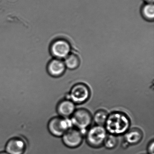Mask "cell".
Returning <instances> with one entry per match:
<instances>
[{
  "mask_svg": "<svg viewBox=\"0 0 154 154\" xmlns=\"http://www.w3.org/2000/svg\"><path fill=\"white\" fill-rule=\"evenodd\" d=\"M105 128L109 134L117 136L126 133L130 126L128 117L122 112H112L108 116Z\"/></svg>",
  "mask_w": 154,
  "mask_h": 154,
  "instance_id": "obj_1",
  "label": "cell"
},
{
  "mask_svg": "<svg viewBox=\"0 0 154 154\" xmlns=\"http://www.w3.org/2000/svg\"><path fill=\"white\" fill-rule=\"evenodd\" d=\"M71 120L62 117H54L49 120L48 129L50 134L55 137H62L71 128Z\"/></svg>",
  "mask_w": 154,
  "mask_h": 154,
  "instance_id": "obj_2",
  "label": "cell"
},
{
  "mask_svg": "<svg viewBox=\"0 0 154 154\" xmlns=\"http://www.w3.org/2000/svg\"><path fill=\"white\" fill-rule=\"evenodd\" d=\"M71 51L70 43L63 38L55 39L51 43L49 47V52L52 57L62 60L70 54Z\"/></svg>",
  "mask_w": 154,
  "mask_h": 154,
  "instance_id": "obj_3",
  "label": "cell"
},
{
  "mask_svg": "<svg viewBox=\"0 0 154 154\" xmlns=\"http://www.w3.org/2000/svg\"><path fill=\"white\" fill-rule=\"evenodd\" d=\"M107 134L105 127L96 125L91 128L88 131L86 134V140L91 146L100 147L103 145Z\"/></svg>",
  "mask_w": 154,
  "mask_h": 154,
  "instance_id": "obj_4",
  "label": "cell"
},
{
  "mask_svg": "<svg viewBox=\"0 0 154 154\" xmlns=\"http://www.w3.org/2000/svg\"><path fill=\"white\" fill-rule=\"evenodd\" d=\"M71 122L75 128L81 131L86 130L92 121L91 112L86 109H80L74 112L71 118Z\"/></svg>",
  "mask_w": 154,
  "mask_h": 154,
  "instance_id": "obj_5",
  "label": "cell"
},
{
  "mask_svg": "<svg viewBox=\"0 0 154 154\" xmlns=\"http://www.w3.org/2000/svg\"><path fill=\"white\" fill-rule=\"evenodd\" d=\"M89 87L83 83H78L73 86L69 94V97L74 103L81 104L86 102L90 98Z\"/></svg>",
  "mask_w": 154,
  "mask_h": 154,
  "instance_id": "obj_6",
  "label": "cell"
},
{
  "mask_svg": "<svg viewBox=\"0 0 154 154\" xmlns=\"http://www.w3.org/2000/svg\"><path fill=\"white\" fill-rule=\"evenodd\" d=\"M62 137L64 144L69 148L77 147L82 142V132L76 128H70Z\"/></svg>",
  "mask_w": 154,
  "mask_h": 154,
  "instance_id": "obj_7",
  "label": "cell"
},
{
  "mask_svg": "<svg viewBox=\"0 0 154 154\" xmlns=\"http://www.w3.org/2000/svg\"><path fill=\"white\" fill-rule=\"evenodd\" d=\"M25 141L18 137L10 139L5 146V151L8 154H24L26 151Z\"/></svg>",
  "mask_w": 154,
  "mask_h": 154,
  "instance_id": "obj_8",
  "label": "cell"
},
{
  "mask_svg": "<svg viewBox=\"0 0 154 154\" xmlns=\"http://www.w3.org/2000/svg\"><path fill=\"white\" fill-rule=\"evenodd\" d=\"M65 65L62 59L52 58L48 64L47 71L50 76L57 78L62 76L66 70Z\"/></svg>",
  "mask_w": 154,
  "mask_h": 154,
  "instance_id": "obj_9",
  "label": "cell"
},
{
  "mask_svg": "<svg viewBox=\"0 0 154 154\" xmlns=\"http://www.w3.org/2000/svg\"><path fill=\"white\" fill-rule=\"evenodd\" d=\"M57 111L61 117L68 118L72 116L75 111V104L69 99L63 100L57 105Z\"/></svg>",
  "mask_w": 154,
  "mask_h": 154,
  "instance_id": "obj_10",
  "label": "cell"
},
{
  "mask_svg": "<svg viewBox=\"0 0 154 154\" xmlns=\"http://www.w3.org/2000/svg\"><path fill=\"white\" fill-rule=\"evenodd\" d=\"M125 141L129 145H136L139 143L143 138V132L140 129L133 128L125 133Z\"/></svg>",
  "mask_w": 154,
  "mask_h": 154,
  "instance_id": "obj_11",
  "label": "cell"
},
{
  "mask_svg": "<svg viewBox=\"0 0 154 154\" xmlns=\"http://www.w3.org/2000/svg\"><path fill=\"white\" fill-rule=\"evenodd\" d=\"M64 63L66 67L71 70H74L79 66L80 59L76 54H70L65 58Z\"/></svg>",
  "mask_w": 154,
  "mask_h": 154,
  "instance_id": "obj_12",
  "label": "cell"
},
{
  "mask_svg": "<svg viewBox=\"0 0 154 154\" xmlns=\"http://www.w3.org/2000/svg\"><path fill=\"white\" fill-rule=\"evenodd\" d=\"M143 18L148 21H153L154 19V6L153 3H146L141 9Z\"/></svg>",
  "mask_w": 154,
  "mask_h": 154,
  "instance_id": "obj_13",
  "label": "cell"
},
{
  "mask_svg": "<svg viewBox=\"0 0 154 154\" xmlns=\"http://www.w3.org/2000/svg\"><path fill=\"white\" fill-rule=\"evenodd\" d=\"M109 114L104 110H99L95 112L94 120L97 125L103 126L105 125Z\"/></svg>",
  "mask_w": 154,
  "mask_h": 154,
  "instance_id": "obj_14",
  "label": "cell"
},
{
  "mask_svg": "<svg viewBox=\"0 0 154 154\" xmlns=\"http://www.w3.org/2000/svg\"><path fill=\"white\" fill-rule=\"evenodd\" d=\"M118 143L117 136L112 134H107L104 140L103 145L109 149H112L117 146Z\"/></svg>",
  "mask_w": 154,
  "mask_h": 154,
  "instance_id": "obj_15",
  "label": "cell"
},
{
  "mask_svg": "<svg viewBox=\"0 0 154 154\" xmlns=\"http://www.w3.org/2000/svg\"><path fill=\"white\" fill-rule=\"evenodd\" d=\"M154 141H152L148 147V154H154Z\"/></svg>",
  "mask_w": 154,
  "mask_h": 154,
  "instance_id": "obj_16",
  "label": "cell"
},
{
  "mask_svg": "<svg viewBox=\"0 0 154 154\" xmlns=\"http://www.w3.org/2000/svg\"><path fill=\"white\" fill-rule=\"evenodd\" d=\"M147 3H153L154 0H144Z\"/></svg>",
  "mask_w": 154,
  "mask_h": 154,
  "instance_id": "obj_17",
  "label": "cell"
},
{
  "mask_svg": "<svg viewBox=\"0 0 154 154\" xmlns=\"http://www.w3.org/2000/svg\"><path fill=\"white\" fill-rule=\"evenodd\" d=\"M0 154H8L6 151H1L0 152Z\"/></svg>",
  "mask_w": 154,
  "mask_h": 154,
  "instance_id": "obj_18",
  "label": "cell"
}]
</instances>
